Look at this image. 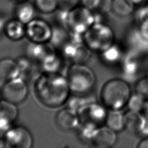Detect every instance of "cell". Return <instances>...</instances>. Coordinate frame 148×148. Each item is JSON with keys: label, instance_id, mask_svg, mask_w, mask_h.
<instances>
[{"label": "cell", "instance_id": "cell-8", "mask_svg": "<svg viewBox=\"0 0 148 148\" xmlns=\"http://www.w3.org/2000/svg\"><path fill=\"white\" fill-rule=\"evenodd\" d=\"M53 27L45 20L35 17L25 24V36L31 42H49L52 36Z\"/></svg>", "mask_w": 148, "mask_h": 148}, {"label": "cell", "instance_id": "cell-16", "mask_svg": "<svg viewBox=\"0 0 148 148\" xmlns=\"http://www.w3.org/2000/svg\"><path fill=\"white\" fill-rule=\"evenodd\" d=\"M127 40L130 49L141 54L148 53V40L142 36L138 28L130 31L127 35Z\"/></svg>", "mask_w": 148, "mask_h": 148}, {"label": "cell", "instance_id": "cell-6", "mask_svg": "<svg viewBox=\"0 0 148 148\" xmlns=\"http://www.w3.org/2000/svg\"><path fill=\"white\" fill-rule=\"evenodd\" d=\"M80 125H91L97 128L105 124L108 110L101 103L94 102L86 104L77 110Z\"/></svg>", "mask_w": 148, "mask_h": 148}, {"label": "cell", "instance_id": "cell-28", "mask_svg": "<svg viewBox=\"0 0 148 148\" xmlns=\"http://www.w3.org/2000/svg\"><path fill=\"white\" fill-rule=\"evenodd\" d=\"M16 61L20 72V76L24 79L25 77L28 76V75H29L32 71L33 68L32 62L34 61L27 56L20 57L16 60Z\"/></svg>", "mask_w": 148, "mask_h": 148}, {"label": "cell", "instance_id": "cell-32", "mask_svg": "<svg viewBox=\"0 0 148 148\" xmlns=\"http://www.w3.org/2000/svg\"><path fill=\"white\" fill-rule=\"evenodd\" d=\"M135 18L139 24L148 21V5H142L135 13Z\"/></svg>", "mask_w": 148, "mask_h": 148}, {"label": "cell", "instance_id": "cell-23", "mask_svg": "<svg viewBox=\"0 0 148 148\" xmlns=\"http://www.w3.org/2000/svg\"><path fill=\"white\" fill-rule=\"evenodd\" d=\"M134 5L131 0H113L112 10L119 16L127 17L134 12Z\"/></svg>", "mask_w": 148, "mask_h": 148}, {"label": "cell", "instance_id": "cell-31", "mask_svg": "<svg viewBox=\"0 0 148 148\" xmlns=\"http://www.w3.org/2000/svg\"><path fill=\"white\" fill-rule=\"evenodd\" d=\"M58 9L70 11L80 5V0H57Z\"/></svg>", "mask_w": 148, "mask_h": 148}, {"label": "cell", "instance_id": "cell-24", "mask_svg": "<svg viewBox=\"0 0 148 148\" xmlns=\"http://www.w3.org/2000/svg\"><path fill=\"white\" fill-rule=\"evenodd\" d=\"M18 113L16 104L3 99L0 101L1 118L6 119L13 123L18 116Z\"/></svg>", "mask_w": 148, "mask_h": 148}, {"label": "cell", "instance_id": "cell-4", "mask_svg": "<svg viewBox=\"0 0 148 148\" xmlns=\"http://www.w3.org/2000/svg\"><path fill=\"white\" fill-rule=\"evenodd\" d=\"M66 77L71 91L77 94L87 92L92 89L96 81L93 71L84 64H71Z\"/></svg>", "mask_w": 148, "mask_h": 148}, {"label": "cell", "instance_id": "cell-22", "mask_svg": "<svg viewBox=\"0 0 148 148\" xmlns=\"http://www.w3.org/2000/svg\"><path fill=\"white\" fill-rule=\"evenodd\" d=\"M105 124L116 132L123 130L125 128L124 114L121 110L109 111Z\"/></svg>", "mask_w": 148, "mask_h": 148}, {"label": "cell", "instance_id": "cell-42", "mask_svg": "<svg viewBox=\"0 0 148 148\" xmlns=\"http://www.w3.org/2000/svg\"><path fill=\"white\" fill-rule=\"evenodd\" d=\"M147 5H148V2H147Z\"/></svg>", "mask_w": 148, "mask_h": 148}, {"label": "cell", "instance_id": "cell-19", "mask_svg": "<svg viewBox=\"0 0 148 148\" xmlns=\"http://www.w3.org/2000/svg\"><path fill=\"white\" fill-rule=\"evenodd\" d=\"M99 54L102 62L109 65L121 63L124 55L121 47L115 43Z\"/></svg>", "mask_w": 148, "mask_h": 148}, {"label": "cell", "instance_id": "cell-3", "mask_svg": "<svg viewBox=\"0 0 148 148\" xmlns=\"http://www.w3.org/2000/svg\"><path fill=\"white\" fill-rule=\"evenodd\" d=\"M83 36L84 43L91 51L99 53L114 43L112 28L104 23H94Z\"/></svg>", "mask_w": 148, "mask_h": 148}, {"label": "cell", "instance_id": "cell-20", "mask_svg": "<svg viewBox=\"0 0 148 148\" xmlns=\"http://www.w3.org/2000/svg\"><path fill=\"white\" fill-rule=\"evenodd\" d=\"M64 58L56 51L49 54L39 64L43 72L56 73L61 69Z\"/></svg>", "mask_w": 148, "mask_h": 148}, {"label": "cell", "instance_id": "cell-37", "mask_svg": "<svg viewBox=\"0 0 148 148\" xmlns=\"http://www.w3.org/2000/svg\"><path fill=\"white\" fill-rule=\"evenodd\" d=\"M136 147L138 148H148V137H144L139 142Z\"/></svg>", "mask_w": 148, "mask_h": 148}, {"label": "cell", "instance_id": "cell-34", "mask_svg": "<svg viewBox=\"0 0 148 148\" xmlns=\"http://www.w3.org/2000/svg\"><path fill=\"white\" fill-rule=\"evenodd\" d=\"M138 134L143 137H148V117L145 115Z\"/></svg>", "mask_w": 148, "mask_h": 148}, {"label": "cell", "instance_id": "cell-17", "mask_svg": "<svg viewBox=\"0 0 148 148\" xmlns=\"http://www.w3.org/2000/svg\"><path fill=\"white\" fill-rule=\"evenodd\" d=\"M20 76V72L16 60L10 58L0 60V79L8 81Z\"/></svg>", "mask_w": 148, "mask_h": 148}, {"label": "cell", "instance_id": "cell-11", "mask_svg": "<svg viewBox=\"0 0 148 148\" xmlns=\"http://www.w3.org/2000/svg\"><path fill=\"white\" fill-rule=\"evenodd\" d=\"M141 55L131 49L124 54L121 62V68L125 80L132 81L138 76L141 68Z\"/></svg>", "mask_w": 148, "mask_h": 148}, {"label": "cell", "instance_id": "cell-1", "mask_svg": "<svg viewBox=\"0 0 148 148\" xmlns=\"http://www.w3.org/2000/svg\"><path fill=\"white\" fill-rule=\"evenodd\" d=\"M34 89L40 102L49 108L64 105L71 91L66 77L58 72H42L35 80Z\"/></svg>", "mask_w": 148, "mask_h": 148}, {"label": "cell", "instance_id": "cell-30", "mask_svg": "<svg viewBox=\"0 0 148 148\" xmlns=\"http://www.w3.org/2000/svg\"><path fill=\"white\" fill-rule=\"evenodd\" d=\"M112 4L113 0H98L97 5L92 12L105 14L112 10Z\"/></svg>", "mask_w": 148, "mask_h": 148}, {"label": "cell", "instance_id": "cell-9", "mask_svg": "<svg viewBox=\"0 0 148 148\" xmlns=\"http://www.w3.org/2000/svg\"><path fill=\"white\" fill-rule=\"evenodd\" d=\"M61 55L71 64H85L91 56V50L84 42H75L69 40L61 48Z\"/></svg>", "mask_w": 148, "mask_h": 148}, {"label": "cell", "instance_id": "cell-12", "mask_svg": "<svg viewBox=\"0 0 148 148\" xmlns=\"http://www.w3.org/2000/svg\"><path fill=\"white\" fill-rule=\"evenodd\" d=\"M27 56L34 61L39 63L49 54L56 51L54 46L49 42L35 43L31 42L26 46Z\"/></svg>", "mask_w": 148, "mask_h": 148}, {"label": "cell", "instance_id": "cell-13", "mask_svg": "<svg viewBox=\"0 0 148 148\" xmlns=\"http://www.w3.org/2000/svg\"><path fill=\"white\" fill-rule=\"evenodd\" d=\"M116 139V132L106 125H103L97 130L90 145L98 148H109L115 143Z\"/></svg>", "mask_w": 148, "mask_h": 148}, {"label": "cell", "instance_id": "cell-33", "mask_svg": "<svg viewBox=\"0 0 148 148\" xmlns=\"http://www.w3.org/2000/svg\"><path fill=\"white\" fill-rule=\"evenodd\" d=\"M13 122L4 118L0 117V138H3L7 132L13 127Z\"/></svg>", "mask_w": 148, "mask_h": 148}, {"label": "cell", "instance_id": "cell-40", "mask_svg": "<svg viewBox=\"0 0 148 148\" xmlns=\"http://www.w3.org/2000/svg\"><path fill=\"white\" fill-rule=\"evenodd\" d=\"M143 115L148 117V99H147L145 102V106L143 109Z\"/></svg>", "mask_w": 148, "mask_h": 148}, {"label": "cell", "instance_id": "cell-25", "mask_svg": "<svg viewBox=\"0 0 148 148\" xmlns=\"http://www.w3.org/2000/svg\"><path fill=\"white\" fill-rule=\"evenodd\" d=\"M33 3L38 12L52 14L58 9L57 0H34Z\"/></svg>", "mask_w": 148, "mask_h": 148}, {"label": "cell", "instance_id": "cell-35", "mask_svg": "<svg viewBox=\"0 0 148 148\" xmlns=\"http://www.w3.org/2000/svg\"><path fill=\"white\" fill-rule=\"evenodd\" d=\"M98 0H80V5L93 11L98 3Z\"/></svg>", "mask_w": 148, "mask_h": 148}, {"label": "cell", "instance_id": "cell-39", "mask_svg": "<svg viewBox=\"0 0 148 148\" xmlns=\"http://www.w3.org/2000/svg\"><path fill=\"white\" fill-rule=\"evenodd\" d=\"M134 5H143L145 3L148 2V0H131Z\"/></svg>", "mask_w": 148, "mask_h": 148}, {"label": "cell", "instance_id": "cell-36", "mask_svg": "<svg viewBox=\"0 0 148 148\" xmlns=\"http://www.w3.org/2000/svg\"><path fill=\"white\" fill-rule=\"evenodd\" d=\"M138 28L142 36L146 39L148 40V21L139 24Z\"/></svg>", "mask_w": 148, "mask_h": 148}, {"label": "cell", "instance_id": "cell-27", "mask_svg": "<svg viewBox=\"0 0 148 148\" xmlns=\"http://www.w3.org/2000/svg\"><path fill=\"white\" fill-rule=\"evenodd\" d=\"M146 99L137 92L131 94L129 98L127 106L128 110L140 112L143 110Z\"/></svg>", "mask_w": 148, "mask_h": 148}, {"label": "cell", "instance_id": "cell-10", "mask_svg": "<svg viewBox=\"0 0 148 148\" xmlns=\"http://www.w3.org/2000/svg\"><path fill=\"white\" fill-rule=\"evenodd\" d=\"M6 147L13 148H30L33 143L32 136L24 127H12L3 137Z\"/></svg>", "mask_w": 148, "mask_h": 148}, {"label": "cell", "instance_id": "cell-7", "mask_svg": "<svg viewBox=\"0 0 148 148\" xmlns=\"http://www.w3.org/2000/svg\"><path fill=\"white\" fill-rule=\"evenodd\" d=\"M28 92L25 80L19 76L6 81L1 89V94L2 99L17 104L26 98Z\"/></svg>", "mask_w": 148, "mask_h": 148}, {"label": "cell", "instance_id": "cell-38", "mask_svg": "<svg viewBox=\"0 0 148 148\" xmlns=\"http://www.w3.org/2000/svg\"><path fill=\"white\" fill-rule=\"evenodd\" d=\"M6 22V21L5 20V18L2 16H0V33L2 31H3Z\"/></svg>", "mask_w": 148, "mask_h": 148}, {"label": "cell", "instance_id": "cell-21", "mask_svg": "<svg viewBox=\"0 0 148 148\" xmlns=\"http://www.w3.org/2000/svg\"><path fill=\"white\" fill-rule=\"evenodd\" d=\"M143 119L144 115L140 112L128 110L124 114L125 128L130 132L138 134Z\"/></svg>", "mask_w": 148, "mask_h": 148}, {"label": "cell", "instance_id": "cell-15", "mask_svg": "<svg viewBox=\"0 0 148 148\" xmlns=\"http://www.w3.org/2000/svg\"><path fill=\"white\" fill-rule=\"evenodd\" d=\"M36 11L33 2L28 0L18 3H14L13 9L14 18L18 20L23 23L27 24L35 18Z\"/></svg>", "mask_w": 148, "mask_h": 148}, {"label": "cell", "instance_id": "cell-5", "mask_svg": "<svg viewBox=\"0 0 148 148\" xmlns=\"http://www.w3.org/2000/svg\"><path fill=\"white\" fill-rule=\"evenodd\" d=\"M94 23V12L79 5L68 12L66 28L71 32L83 35Z\"/></svg>", "mask_w": 148, "mask_h": 148}, {"label": "cell", "instance_id": "cell-26", "mask_svg": "<svg viewBox=\"0 0 148 148\" xmlns=\"http://www.w3.org/2000/svg\"><path fill=\"white\" fill-rule=\"evenodd\" d=\"M68 107L77 112V110L83 106L89 103L96 102L95 98L93 96H73L69 97L68 100Z\"/></svg>", "mask_w": 148, "mask_h": 148}, {"label": "cell", "instance_id": "cell-41", "mask_svg": "<svg viewBox=\"0 0 148 148\" xmlns=\"http://www.w3.org/2000/svg\"><path fill=\"white\" fill-rule=\"evenodd\" d=\"M12 1H13L14 3H18V2H23L25 1H27V0H11Z\"/></svg>", "mask_w": 148, "mask_h": 148}, {"label": "cell", "instance_id": "cell-14", "mask_svg": "<svg viewBox=\"0 0 148 148\" xmlns=\"http://www.w3.org/2000/svg\"><path fill=\"white\" fill-rule=\"evenodd\" d=\"M56 121L58 127L64 130H74L80 126L77 112L68 107L60 110L57 113Z\"/></svg>", "mask_w": 148, "mask_h": 148}, {"label": "cell", "instance_id": "cell-18", "mask_svg": "<svg viewBox=\"0 0 148 148\" xmlns=\"http://www.w3.org/2000/svg\"><path fill=\"white\" fill-rule=\"evenodd\" d=\"M3 32L9 39L12 40H19L25 36V24L13 18L6 21Z\"/></svg>", "mask_w": 148, "mask_h": 148}, {"label": "cell", "instance_id": "cell-2", "mask_svg": "<svg viewBox=\"0 0 148 148\" xmlns=\"http://www.w3.org/2000/svg\"><path fill=\"white\" fill-rule=\"evenodd\" d=\"M131 95L130 87L125 80L112 79L101 88V103L108 111L121 110L127 106Z\"/></svg>", "mask_w": 148, "mask_h": 148}, {"label": "cell", "instance_id": "cell-29", "mask_svg": "<svg viewBox=\"0 0 148 148\" xmlns=\"http://www.w3.org/2000/svg\"><path fill=\"white\" fill-rule=\"evenodd\" d=\"M135 92L143 96L146 100L148 99V77L139 79L135 86Z\"/></svg>", "mask_w": 148, "mask_h": 148}]
</instances>
